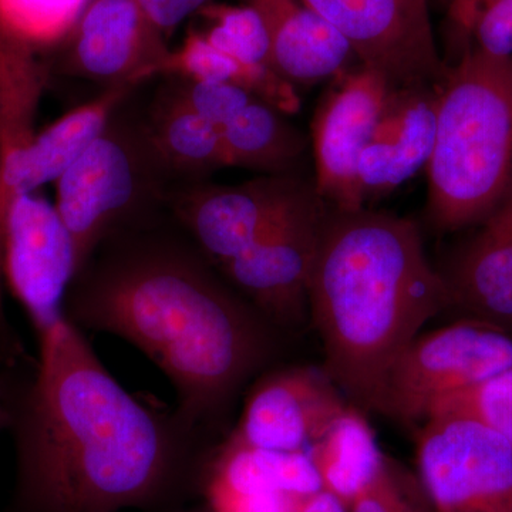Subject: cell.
<instances>
[{"label": "cell", "instance_id": "6da1fadb", "mask_svg": "<svg viewBox=\"0 0 512 512\" xmlns=\"http://www.w3.org/2000/svg\"><path fill=\"white\" fill-rule=\"evenodd\" d=\"M200 249L117 232L73 279L64 316L126 340L163 372L181 423L195 433L220 417L274 357V326Z\"/></svg>", "mask_w": 512, "mask_h": 512}, {"label": "cell", "instance_id": "7a4b0ae2", "mask_svg": "<svg viewBox=\"0 0 512 512\" xmlns=\"http://www.w3.org/2000/svg\"><path fill=\"white\" fill-rule=\"evenodd\" d=\"M19 413L13 512H120L170 488L194 436L127 392L64 316L39 336Z\"/></svg>", "mask_w": 512, "mask_h": 512}, {"label": "cell", "instance_id": "3957f363", "mask_svg": "<svg viewBox=\"0 0 512 512\" xmlns=\"http://www.w3.org/2000/svg\"><path fill=\"white\" fill-rule=\"evenodd\" d=\"M453 308L413 221L386 212L326 215L309 285V315L326 375L359 410L380 412L394 360L423 326Z\"/></svg>", "mask_w": 512, "mask_h": 512}, {"label": "cell", "instance_id": "277c9868", "mask_svg": "<svg viewBox=\"0 0 512 512\" xmlns=\"http://www.w3.org/2000/svg\"><path fill=\"white\" fill-rule=\"evenodd\" d=\"M429 212L454 231L483 221L512 181V56L467 47L439 92Z\"/></svg>", "mask_w": 512, "mask_h": 512}, {"label": "cell", "instance_id": "5b68a950", "mask_svg": "<svg viewBox=\"0 0 512 512\" xmlns=\"http://www.w3.org/2000/svg\"><path fill=\"white\" fill-rule=\"evenodd\" d=\"M116 116L55 183V207L72 238L77 274L136 211L148 170L160 165L146 131L134 133Z\"/></svg>", "mask_w": 512, "mask_h": 512}, {"label": "cell", "instance_id": "8992f818", "mask_svg": "<svg viewBox=\"0 0 512 512\" xmlns=\"http://www.w3.org/2000/svg\"><path fill=\"white\" fill-rule=\"evenodd\" d=\"M512 367V335L467 318L419 335L394 360L384 380L380 412L419 423L443 397L470 389Z\"/></svg>", "mask_w": 512, "mask_h": 512}, {"label": "cell", "instance_id": "52a82bcc", "mask_svg": "<svg viewBox=\"0 0 512 512\" xmlns=\"http://www.w3.org/2000/svg\"><path fill=\"white\" fill-rule=\"evenodd\" d=\"M417 461L436 512H512V447L490 427L431 417L419 433Z\"/></svg>", "mask_w": 512, "mask_h": 512}, {"label": "cell", "instance_id": "ba28073f", "mask_svg": "<svg viewBox=\"0 0 512 512\" xmlns=\"http://www.w3.org/2000/svg\"><path fill=\"white\" fill-rule=\"evenodd\" d=\"M318 191L254 247L217 266L274 328L295 329L309 313V285L325 227Z\"/></svg>", "mask_w": 512, "mask_h": 512}, {"label": "cell", "instance_id": "9c48e42d", "mask_svg": "<svg viewBox=\"0 0 512 512\" xmlns=\"http://www.w3.org/2000/svg\"><path fill=\"white\" fill-rule=\"evenodd\" d=\"M392 86L444 80L427 0H303Z\"/></svg>", "mask_w": 512, "mask_h": 512}, {"label": "cell", "instance_id": "30bf717a", "mask_svg": "<svg viewBox=\"0 0 512 512\" xmlns=\"http://www.w3.org/2000/svg\"><path fill=\"white\" fill-rule=\"evenodd\" d=\"M316 192L293 175L241 185H200L174 202L178 221L215 266L254 247Z\"/></svg>", "mask_w": 512, "mask_h": 512}, {"label": "cell", "instance_id": "8fae6325", "mask_svg": "<svg viewBox=\"0 0 512 512\" xmlns=\"http://www.w3.org/2000/svg\"><path fill=\"white\" fill-rule=\"evenodd\" d=\"M76 275L72 238L55 204L37 192L20 195L6 225L3 281L28 313L37 338L64 318Z\"/></svg>", "mask_w": 512, "mask_h": 512}, {"label": "cell", "instance_id": "7c38bea8", "mask_svg": "<svg viewBox=\"0 0 512 512\" xmlns=\"http://www.w3.org/2000/svg\"><path fill=\"white\" fill-rule=\"evenodd\" d=\"M133 84H114L96 99L67 111L18 146L0 148V349L15 342V330L5 311L3 247L10 208L20 195L56 183L69 165L86 150L120 110Z\"/></svg>", "mask_w": 512, "mask_h": 512}, {"label": "cell", "instance_id": "4fadbf2b", "mask_svg": "<svg viewBox=\"0 0 512 512\" xmlns=\"http://www.w3.org/2000/svg\"><path fill=\"white\" fill-rule=\"evenodd\" d=\"M392 84L369 67L336 77L312 123L316 191L336 210L365 208L359 181L362 157Z\"/></svg>", "mask_w": 512, "mask_h": 512}, {"label": "cell", "instance_id": "5bb4252c", "mask_svg": "<svg viewBox=\"0 0 512 512\" xmlns=\"http://www.w3.org/2000/svg\"><path fill=\"white\" fill-rule=\"evenodd\" d=\"M348 407L323 367H289L256 383L229 440L262 450L308 451Z\"/></svg>", "mask_w": 512, "mask_h": 512}, {"label": "cell", "instance_id": "9a60e30c", "mask_svg": "<svg viewBox=\"0 0 512 512\" xmlns=\"http://www.w3.org/2000/svg\"><path fill=\"white\" fill-rule=\"evenodd\" d=\"M64 49V73L109 86H138L171 52L138 0H90Z\"/></svg>", "mask_w": 512, "mask_h": 512}, {"label": "cell", "instance_id": "2e32d148", "mask_svg": "<svg viewBox=\"0 0 512 512\" xmlns=\"http://www.w3.org/2000/svg\"><path fill=\"white\" fill-rule=\"evenodd\" d=\"M90 0H0V111L37 114L49 56L66 46Z\"/></svg>", "mask_w": 512, "mask_h": 512}, {"label": "cell", "instance_id": "e0dca14e", "mask_svg": "<svg viewBox=\"0 0 512 512\" xmlns=\"http://www.w3.org/2000/svg\"><path fill=\"white\" fill-rule=\"evenodd\" d=\"M439 92L429 86H392L359 161L363 201L396 190L427 167L434 140Z\"/></svg>", "mask_w": 512, "mask_h": 512}, {"label": "cell", "instance_id": "ac0fdd59", "mask_svg": "<svg viewBox=\"0 0 512 512\" xmlns=\"http://www.w3.org/2000/svg\"><path fill=\"white\" fill-rule=\"evenodd\" d=\"M444 274L453 308L512 335V181Z\"/></svg>", "mask_w": 512, "mask_h": 512}, {"label": "cell", "instance_id": "d6986e66", "mask_svg": "<svg viewBox=\"0 0 512 512\" xmlns=\"http://www.w3.org/2000/svg\"><path fill=\"white\" fill-rule=\"evenodd\" d=\"M244 2L264 22L275 72L293 86L338 77L357 59L349 43L303 0Z\"/></svg>", "mask_w": 512, "mask_h": 512}, {"label": "cell", "instance_id": "ffe728a7", "mask_svg": "<svg viewBox=\"0 0 512 512\" xmlns=\"http://www.w3.org/2000/svg\"><path fill=\"white\" fill-rule=\"evenodd\" d=\"M322 490L308 451H271L228 440L212 463L207 491L281 493L306 497Z\"/></svg>", "mask_w": 512, "mask_h": 512}, {"label": "cell", "instance_id": "44dd1931", "mask_svg": "<svg viewBox=\"0 0 512 512\" xmlns=\"http://www.w3.org/2000/svg\"><path fill=\"white\" fill-rule=\"evenodd\" d=\"M157 74L234 84L284 114L301 109V99L292 83L268 67L249 63L212 46L204 33L194 28L188 30L180 49L171 50L158 64Z\"/></svg>", "mask_w": 512, "mask_h": 512}, {"label": "cell", "instance_id": "7402d4cb", "mask_svg": "<svg viewBox=\"0 0 512 512\" xmlns=\"http://www.w3.org/2000/svg\"><path fill=\"white\" fill-rule=\"evenodd\" d=\"M323 490L350 507L384 466L375 433L362 410L349 406L330 429L308 448Z\"/></svg>", "mask_w": 512, "mask_h": 512}, {"label": "cell", "instance_id": "603a6c76", "mask_svg": "<svg viewBox=\"0 0 512 512\" xmlns=\"http://www.w3.org/2000/svg\"><path fill=\"white\" fill-rule=\"evenodd\" d=\"M228 167L286 175L305 153L308 140L284 113L254 100L221 128Z\"/></svg>", "mask_w": 512, "mask_h": 512}, {"label": "cell", "instance_id": "cb8c5ba5", "mask_svg": "<svg viewBox=\"0 0 512 512\" xmlns=\"http://www.w3.org/2000/svg\"><path fill=\"white\" fill-rule=\"evenodd\" d=\"M146 137L158 164L180 173L202 174L228 167L221 128L168 94L154 110Z\"/></svg>", "mask_w": 512, "mask_h": 512}, {"label": "cell", "instance_id": "d4e9b609", "mask_svg": "<svg viewBox=\"0 0 512 512\" xmlns=\"http://www.w3.org/2000/svg\"><path fill=\"white\" fill-rule=\"evenodd\" d=\"M197 15L211 22V28L202 33L212 46L249 63L274 70L268 32L254 8L210 0L198 10Z\"/></svg>", "mask_w": 512, "mask_h": 512}, {"label": "cell", "instance_id": "484cf974", "mask_svg": "<svg viewBox=\"0 0 512 512\" xmlns=\"http://www.w3.org/2000/svg\"><path fill=\"white\" fill-rule=\"evenodd\" d=\"M466 417L490 427L512 447V367L470 389L443 397L429 417Z\"/></svg>", "mask_w": 512, "mask_h": 512}, {"label": "cell", "instance_id": "4316f807", "mask_svg": "<svg viewBox=\"0 0 512 512\" xmlns=\"http://www.w3.org/2000/svg\"><path fill=\"white\" fill-rule=\"evenodd\" d=\"M170 96L220 128L227 126L251 101L258 100L234 84L194 79H183Z\"/></svg>", "mask_w": 512, "mask_h": 512}, {"label": "cell", "instance_id": "83f0119b", "mask_svg": "<svg viewBox=\"0 0 512 512\" xmlns=\"http://www.w3.org/2000/svg\"><path fill=\"white\" fill-rule=\"evenodd\" d=\"M476 49L495 57L512 56V0H493L468 29Z\"/></svg>", "mask_w": 512, "mask_h": 512}, {"label": "cell", "instance_id": "f1b7e54d", "mask_svg": "<svg viewBox=\"0 0 512 512\" xmlns=\"http://www.w3.org/2000/svg\"><path fill=\"white\" fill-rule=\"evenodd\" d=\"M214 512H298L303 497L281 493L207 491Z\"/></svg>", "mask_w": 512, "mask_h": 512}, {"label": "cell", "instance_id": "f546056e", "mask_svg": "<svg viewBox=\"0 0 512 512\" xmlns=\"http://www.w3.org/2000/svg\"><path fill=\"white\" fill-rule=\"evenodd\" d=\"M349 512H419L400 491L386 463L350 503Z\"/></svg>", "mask_w": 512, "mask_h": 512}, {"label": "cell", "instance_id": "4dcf8cb0", "mask_svg": "<svg viewBox=\"0 0 512 512\" xmlns=\"http://www.w3.org/2000/svg\"><path fill=\"white\" fill-rule=\"evenodd\" d=\"M165 37L170 36L185 19L197 13L210 0H138Z\"/></svg>", "mask_w": 512, "mask_h": 512}, {"label": "cell", "instance_id": "1f68e13d", "mask_svg": "<svg viewBox=\"0 0 512 512\" xmlns=\"http://www.w3.org/2000/svg\"><path fill=\"white\" fill-rule=\"evenodd\" d=\"M490 2L493 0H451V15L454 22L468 32L478 13Z\"/></svg>", "mask_w": 512, "mask_h": 512}, {"label": "cell", "instance_id": "d6a6232c", "mask_svg": "<svg viewBox=\"0 0 512 512\" xmlns=\"http://www.w3.org/2000/svg\"><path fill=\"white\" fill-rule=\"evenodd\" d=\"M13 419H15L13 410H10L8 404L5 403V399L0 397V433L13 426Z\"/></svg>", "mask_w": 512, "mask_h": 512}, {"label": "cell", "instance_id": "836d02e7", "mask_svg": "<svg viewBox=\"0 0 512 512\" xmlns=\"http://www.w3.org/2000/svg\"><path fill=\"white\" fill-rule=\"evenodd\" d=\"M5 396V384H3L2 379H0V397Z\"/></svg>", "mask_w": 512, "mask_h": 512}]
</instances>
